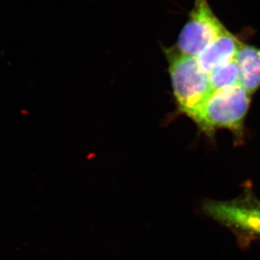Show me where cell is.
<instances>
[{
    "instance_id": "cell-3",
    "label": "cell",
    "mask_w": 260,
    "mask_h": 260,
    "mask_svg": "<svg viewBox=\"0 0 260 260\" xmlns=\"http://www.w3.org/2000/svg\"><path fill=\"white\" fill-rule=\"evenodd\" d=\"M165 53L178 110L189 117L214 92L209 74L196 57L180 53L174 47L165 49Z\"/></svg>"
},
{
    "instance_id": "cell-7",
    "label": "cell",
    "mask_w": 260,
    "mask_h": 260,
    "mask_svg": "<svg viewBox=\"0 0 260 260\" xmlns=\"http://www.w3.org/2000/svg\"><path fill=\"white\" fill-rule=\"evenodd\" d=\"M209 78L213 91L240 84V74L235 59L213 69L209 74Z\"/></svg>"
},
{
    "instance_id": "cell-2",
    "label": "cell",
    "mask_w": 260,
    "mask_h": 260,
    "mask_svg": "<svg viewBox=\"0 0 260 260\" xmlns=\"http://www.w3.org/2000/svg\"><path fill=\"white\" fill-rule=\"evenodd\" d=\"M202 211L236 236L241 248L260 239V201L250 187L230 201L206 200Z\"/></svg>"
},
{
    "instance_id": "cell-5",
    "label": "cell",
    "mask_w": 260,
    "mask_h": 260,
    "mask_svg": "<svg viewBox=\"0 0 260 260\" xmlns=\"http://www.w3.org/2000/svg\"><path fill=\"white\" fill-rule=\"evenodd\" d=\"M242 42L226 30L210 42L197 58L204 71L210 74L213 69L235 59Z\"/></svg>"
},
{
    "instance_id": "cell-4",
    "label": "cell",
    "mask_w": 260,
    "mask_h": 260,
    "mask_svg": "<svg viewBox=\"0 0 260 260\" xmlns=\"http://www.w3.org/2000/svg\"><path fill=\"white\" fill-rule=\"evenodd\" d=\"M226 30L207 0H194L174 48L180 53L197 57L210 42Z\"/></svg>"
},
{
    "instance_id": "cell-1",
    "label": "cell",
    "mask_w": 260,
    "mask_h": 260,
    "mask_svg": "<svg viewBox=\"0 0 260 260\" xmlns=\"http://www.w3.org/2000/svg\"><path fill=\"white\" fill-rule=\"evenodd\" d=\"M250 103L251 94L241 84H237L214 91L189 117L209 138L214 137L219 129H226L237 142H241Z\"/></svg>"
},
{
    "instance_id": "cell-6",
    "label": "cell",
    "mask_w": 260,
    "mask_h": 260,
    "mask_svg": "<svg viewBox=\"0 0 260 260\" xmlns=\"http://www.w3.org/2000/svg\"><path fill=\"white\" fill-rule=\"evenodd\" d=\"M235 61L240 74V84L252 95L260 87V49L242 43Z\"/></svg>"
}]
</instances>
